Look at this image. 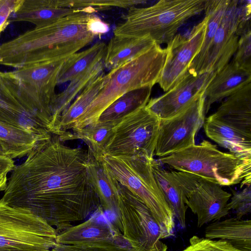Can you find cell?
<instances>
[{"label": "cell", "instance_id": "74e56055", "mask_svg": "<svg viewBox=\"0 0 251 251\" xmlns=\"http://www.w3.org/2000/svg\"><path fill=\"white\" fill-rule=\"evenodd\" d=\"M23 0H0V36L10 23V18Z\"/></svg>", "mask_w": 251, "mask_h": 251}, {"label": "cell", "instance_id": "d590c367", "mask_svg": "<svg viewBox=\"0 0 251 251\" xmlns=\"http://www.w3.org/2000/svg\"><path fill=\"white\" fill-rule=\"evenodd\" d=\"M232 196L230 201L226 204L227 210L235 211L236 218L241 219L251 211V185L247 186L243 190L236 192L231 190Z\"/></svg>", "mask_w": 251, "mask_h": 251}, {"label": "cell", "instance_id": "f546056e", "mask_svg": "<svg viewBox=\"0 0 251 251\" xmlns=\"http://www.w3.org/2000/svg\"><path fill=\"white\" fill-rule=\"evenodd\" d=\"M106 44L98 42L89 48L76 52L64 62L58 78V84L70 81L103 61Z\"/></svg>", "mask_w": 251, "mask_h": 251}, {"label": "cell", "instance_id": "1f68e13d", "mask_svg": "<svg viewBox=\"0 0 251 251\" xmlns=\"http://www.w3.org/2000/svg\"><path fill=\"white\" fill-rule=\"evenodd\" d=\"M152 87H145L129 91L116 100L100 114L97 122L118 123L122 119L146 106Z\"/></svg>", "mask_w": 251, "mask_h": 251}, {"label": "cell", "instance_id": "52a82bcc", "mask_svg": "<svg viewBox=\"0 0 251 251\" xmlns=\"http://www.w3.org/2000/svg\"><path fill=\"white\" fill-rule=\"evenodd\" d=\"M56 229L30 211L0 200V251H50Z\"/></svg>", "mask_w": 251, "mask_h": 251}, {"label": "cell", "instance_id": "d4e9b609", "mask_svg": "<svg viewBox=\"0 0 251 251\" xmlns=\"http://www.w3.org/2000/svg\"><path fill=\"white\" fill-rule=\"evenodd\" d=\"M153 175L160 188L171 207L175 218L180 226L186 227V213L187 206L185 198L172 171L164 169L160 162L154 158L151 161Z\"/></svg>", "mask_w": 251, "mask_h": 251}, {"label": "cell", "instance_id": "9a60e30c", "mask_svg": "<svg viewBox=\"0 0 251 251\" xmlns=\"http://www.w3.org/2000/svg\"><path fill=\"white\" fill-rule=\"evenodd\" d=\"M238 0H230L220 26L209 47L202 69L201 74H216L229 63L236 50L241 18V6Z\"/></svg>", "mask_w": 251, "mask_h": 251}, {"label": "cell", "instance_id": "60d3db41", "mask_svg": "<svg viewBox=\"0 0 251 251\" xmlns=\"http://www.w3.org/2000/svg\"><path fill=\"white\" fill-rule=\"evenodd\" d=\"M7 179V176H0V192L4 191L6 189Z\"/></svg>", "mask_w": 251, "mask_h": 251}, {"label": "cell", "instance_id": "e0dca14e", "mask_svg": "<svg viewBox=\"0 0 251 251\" xmlns=\"http://www.w3.org/2000/svg\"><path fill=\"white\" fill-rule=\"evenodd\" d=\"M251 72L238 67L233 61L217 72L207 84L203 96L204 114L212 104L221 101L251 83Z\"/></svg>", "mask_w": 251, "mask_h": 251}, {"label": "cell", "instance_id": "4fadbf2b", "mask_svg": "<svg viewBox=\"0 0 251 251\" xmlns=\"http://www.w3.org/2000/svg\"><path fill=\"white\" fill-rule=\"evenodd\" d=\"M207 21L205 16L189 33L177 34L167 44L166 60L157 82L164 91L174 87L188 72L202 45Z\"/></svg>", "mask_w": 251, "mask_h": 251}, {"label": "cell", "instance_id": "9c48e42d", "mask_svg": "<svg viewBox=\"0 0 251 251\" xmlns=\"http://www.w3.org/2000/svg\"><path fill=\"white\" fill-rule=\"evenodd\" d=\"M118 189L122 237L132 251H167V246L161 240L166 236L148 207L119 183Z\"/></svg>", "mask_w": 251, "mask_h": 251}, {"label": "cell", "instance_id": "4316f807", "mask_svg": "<svg viewBox=\"0 0 251 251\" xmlns=\"http://www.w3.org/2000/svg\"><path fill=\"white\" fill-rule=\"evenodd\" d=\"M105 80L106 76L103 72L81 91L61 115L54 134L61 136L68 130L72 129L76 120L83 114L97 96Z\"/></svg>", "mask_w": 251, "mask_h": 251}, {"label": "cell", "instance_id": "ffe728a7", "mask_svg": "<svg viewBox=\"0 0 251 251\" xmlns=\"http://www.w3.org/2000/svg\"><path fill=\"white\" fill-rule=\"evenodd\" d=\"M120 235L119 231L113 225L91 218L58 234L56 243L61 245H77L101 241L117 242Z\"/></svg>", "mask_w": 251, "mask_h": 251}, {"label": "cell", "instance_id": "ac0fdd59", "mask_svg": "<svg viewBox=\"0 0 251 251\" xmlns=\"http://www.w3.org/2000/svg\"><path fill=\"white\" fill-rule=\"evenodd\" d=\"M210 116L251 136V83L224 99Z\"/></svg>", "mask_w": 251, "mask_h": 251}, {"label": "cell", "instance_id": "44dd1931", "mask_svg": "<svg viewBox=\"0 0 251 251\" xmlns=\"http://www.w3.org/2000/svg\"><path fill=\"white\" fill-rule=\"evenodd\" d=\"M203 127L206 136L236 156L251 159V136L213 118L205 119Z\"/></svg>", "mask_w": 251, "mask_h": 251}, {"label": "cell", "instance_id": "836d02e7", "mask_svg": "<svg viewBox=\"0 0 251 251\" xmlns=\"http://www.w3.org/2000/svg\"><path fill=\"white\" fill-rule=\"evenodd\" d=\"M50 251H132L117 242L101 241L77 245L57 244Z\"/></svg>", "mask_w": 251, "mask_h": 251}, {"label": "cell", "instance_id": "5b68a950", "mask_svg": "<svg viewBox=\"0 0 251 251\" xmlns=\"http://www.w3.org/2000/svg\"><path fill=\"white\" fill-rule=\"evenodd\" d=\"M204 0H161L147 7H130L114 34L150 37L156 44H167L185 22L204 10Z\"/></svg>", "mask_w": 251, "mask_h": 251}, {"label": "cell", "instance_id": "5bb4252c", "mask_svg": "<svg viewBox=\"0 0 251 251\" xmlns=\"http://www.w3.org/2000/svg\"><path fill=\"white\" fill-rule=\"evenodd\" d=\"M215 75L212 72L198 75L188 71L174 87L158 97L150 99L146 106L160 120L174 117L203 95Z\"/></svg>", "mask_w": 251, "mask_h": 251}, {"label": "cell", "instance_id": "4dcf8cb0", "mask_svg": "<svg viewBox=\"0 0 251 251\" xmlns=\"http://www.w3.org/2000/svg\"><path fill=\"white\" fill-rule=\"evenodd\" d=\"M39 142L25 129L0 118V145L4 155L12 159L27 155Z\"/></svg>", "mask_w": 251, "mask_h": 251}, {"label": "cell", "instance_id": "e575fe53", "mask_svg": "<svg viewBox=\"0 0 251 251\" xmlns=\"http://www.w3.org/2000/svg\"><path fill=\"white\" fill-rule=\"evenodd\" d=\"M182 251H242L228 242L209 239L194 235L189 239V245Z\"/></svg>", "mask_w": 251, "mask_h": 251}, {"label": "cell", "instance_id": "d6986e66", "mask_svg": "<svg viewBox=\"0 0 251 251\" xmlns=\"http://www.w3.org/2000/svg\"><path fill=\"white\" fill-rule=\"evenodd\" d=\"M82 11L93 14L88 8L57 7L54 0H23L19 8L10 17V22H27L40 27Z\"/></svg>", "mask_w": 251, "mask_h": 251}, {"label": "cell", "instance_id": "7c38bea8", "mask_svg": "<svg viewBox=\"0 0 251 251\" xmlns=\"http://www.w3.org/2000/svg\"><path fill=\"white\" fill-rule=\"evenodd\" d=\"M203 94L186 109L170 119L162 120L154 155L161 157L195 144V137L205 120Z\"/></svg>", "mask_w": 251, "mask_h": 251}, {"label": "cell", "instance_id": "603a6c76", "mask_svg": "<svg viewBox=\"0 0 251 251\" xmlns=\"http://www.w3.org/2000/svg\"><path fill=\"white\" fill-rule=\"evenodd\" d=\"M205 238L225 241L242 251H251V221L231 218L209 224Z\"/></svg>", "mask_w": 251, "mask_h": 251}, {"label": "cell", "instance_id": "83f0119b", "mask_svg": "<svg viewBox=\"0 0 251 251\" xmlns=\"http://www.w3.org/2000/svg\"><path fill=\"white\" fill-rule=\"evenodd\" d=\"M103 61H101L70 81L68 87L64 91L55 95L51 106L52 134L54 133L61 115L67 110L76 96L90 82L95 80L103 72Z\"/></svg>", "mask_w": 251, "mask_h": 251}, {"label": "cell", "instance_id": "484cf974", "mask_svg": "<svg viewBox=\"0 0 251 251\" xmlns=\"http://www.w3.org/2000/svg\"><path fill=\"white\" fill-rule=\"evenodd\" d=\"M115 123L96 122L82 128L67 131L59 136L62 142L80 139L87 146L88 151L96 160H102L104 157L105 148L113 132Z\"/></svg>", "mask_w": 251, "mask_h": 251}, {"label": "cell", "instance_id": "6da1fadb", "mask_svg": "<svg viewBox=\"0 0 251 251\" xmlns=\"http://www.w3.org/2000/svg\"><path fill=\"white\" fill-rule=\"evenodd\" d=\"M90 156L52 134L14 166L0 200L30 211L59 234L102 210L88 172Z\"/></svg>", "mask_w": 251, "mask_h": 251}, {"label": "cell", "instance_id": "3957f363", "mask_svg": "<svg viewBox=\"0 0 251 251\" xmlns=\"http://www.w3.org/2000/svg\"><path fill=\"white\" fill-rule=\"evenodd\" d=\"M166 56V49L155 44L144 53L109 71L103 87L71 130L96 122L102 112L124 94L142 87H152L159 80Z\"/></svg>", "mask_w": 251, "mask_h": 251}, {"label": "cell", "instance_id": "ab89813d", "mask_svg": "<svg viewBox=\"0 0 251 251\" xmlns=\"http://www.w3.org/2000/svg\"><path fill=\"white\" fill-rule=\"evenodd\" d=\"M15 166L13 159L5 155L0 154V176H7Z\"/></svg>", "mask_w": 251, "mask_h": 251}, {"label": "cell", "instance_id": "cb8c5ba5", "mask_svg": "<svg viewBox=\"0 0 251 251\" xmlns=\"http://www.w3.org/2000/svg\"><path fill=\"white\" fill-rule=\"evenodd\" d=\"M88 169L101 208L115 212L118 216V182L108 171L103 161L95 159L91 154Z\"/></svg>", "mask_w": 251, "mask_h": 251}, {"label": "cell", "instance_id": "7402d4cb", "mask_svg": "<svg viewBox=\"0 0 251 251\" xmlns=\"http://www.w3.org/2000/svg\"><path fill=\"white\" fill-rule=\"evenodd\" d=\"M156 43L150 37L114 36L106 45L103 67L110 71L129 62L151 49Z\"/></svg>", "mask_w": 251, "mask_h": 251}, {"label": "cell", "instance_id": "277c9868", "mask_svg": "<svg viewBox=\"0 0 251 251\" xmlns=\"http://www.w3.org/2000/svg\"><path fill=\"white\" fill-rule=\"evenodd\" d=\"M158 161L177 171L199 176L222 186L239 183L241 188L251 185V159L222 151L207 140L159 157Z\"/></svg>", "mask_w": 251, "mask_h": 251}, {"label": "cell", "instance_id": "2e32d148", "mask_svg": "<svg viewBox=\"0 0 251 251\" xmlns=\"http://www.w3.org/2000/svg\"><path fill=\"white\" fill-rule=\"evenodd\" d=\"M67 59L31 65L13 71L22 88L51 114L59 74Z\"/></svg>", "mask_w": 251, "mask_h": 251}, {"label": "cell", "instance_id": "ba28073f", "mask_svg": "<svg viewBox=\"0 0 251 251\" xmlns=\"http://www.w3.org/2000/svg\"><path fill=\"white\" fill-rule=\"evenodd\" d=\"M160 121L146 106L125 117L115 126L104 156L153 159Z\"/></svg>", "mask_w": 251, "mask_h": 251}, {"label": "cell", "instance_id": "d6a6232c", "mask_svg": "<svg viewBox=\"0 0 251 251\" xmlns=\"http://www.w3.org/2000/svg\"><path fill=\"white\" fill-rule=\"evenodd\" d=\"M146 2L141 0H58L57 4L60 8L78 9L94 8L97 12L113 7L129 9Z\"/></svg>", "mask_w": 251, "mask_h": 251}, {"label": "cell", "instance_id": "8d00e7d4", "mask_svg": "<svg viewBox=\"0 0 251 251\" xmlns=\"http://www.w3.org/2000/svg\"><path fill=\"white\" fill-rule=\"evenodd\" d=\"M238 67L251 72V31L240 36L236 50L232 60Z\"/></svg>", "mask_w": 251, "mask_h": 251}, {"label": "cell", "instance_id": "8fae6325", "mask_svg": "<svg viewBox=\"0 0 251 251\" xmlns=\"http://www.w3.org/2000/svg\"><path fill=\"white\" fill-rule=\"evenodd\" d=\"M172 172L182 189L185 204L197 216L198 227L228 214L226 204L232 195L222 186L189 173Z\"/></svg>", "mask_w": 251, "mask_h": 251}, {"label": "cell", "instance_id": "f35d334b", "mask_svg": "<svg viewBox=\"0 0 251 251\" xmlns=\"http://www.w3.org/2000/svg\"><path fill=\"white\" fill-rule=\"evenodd\" d=\"M87 24L89 30L97 37L106 33L110 29L107 23L94 14L90 15Z\"/></svg>", "mask_w": 251, "mask_h": 251}, {"label": "cell", "instance_id": "f1b7e54d", "mask_svg": "<svg viewBox=\"0 0 251 251\" xmlns=\"http://www.w3.org/2000/svg\"><path fill=\"white\" fill-rule=\"evenodd\" d=\"M230 0H205L204 11L207 18L206 31L201 50L195 57L188 71L201 74L209 48L220 26Z\"/></svg>", "mask_w": 251, "mask_h": 251}, {"label": "cell", "instance_id": "7a4b0ae2", "mask_svg": "<svg viewBox=\"0 0 251 251\" xmlns=\"http://www.w3.org/2000/svg\"><path fill=\"white\" fill-rule=\"evenodd\" d=\"M91 14H72L2 43L0 65L19 69L68 58L97 37L88 27Z\"/></svg>", "mask_w": 251, "mask_h": 251}, {"label": "cell", "instance_id": "30bf717a", "mask_svg": "<svg viewBox=\"0 0 251 251\" xmlns=\"http://www.w3.org/2000/svg\"><path fill=\"white\" fill-rule=\"evenodd\" d=\"M0 118L37 138L45 131L41 105L22 87L13 71H0Z\"/></svg>", "mask_w": 251, "mask_h": 251}, {"label": "cell", "instance_id": "8992f818", "mask_svg": "<svg viewBox=\"0 0 251 251\" xmlns=\"http://www.w3.org/2000/svg\"><path fill=\"white\" fill-rule=\"evenodd\" d=\"M151 160L140 157L109 156H105L102 160L118 183L128 189L146 204L168 238L173 235L175 217L156 181Z\"/></svg>", "mask_w": 251, "mask_h": 251}]
</instances>
